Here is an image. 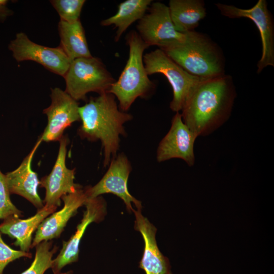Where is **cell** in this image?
I'll return each instance as SVG.
<instances>
[{
  "label": "cell",
  "instance_id": "obj_1",
  "mask_svg": "<svg viewBox=\"0 0 274 274\" xmlns=\"http://www.w3.org/2000/svg\"><path fill=\"white\" fill-rule=\"evenodd\" d=\"M235 97L231 76L203 79L187 98L181 111L182 120L197 138L208 135L228 120Z\"/></svg>",
  "mask_w": 274,
  "mask_h": 274
},
{
  "label": "cell",
  "instance_id": "obj_2",
  "mask_svg": "<svg viewBox=\"0 0 274 274\" xmlns=\"http://www.w3.org/2000/svg\"><path fill=\"white\" fill-rule=\"evenodd\" d=\"M115 98L111 93H104L90 97L85 105L79 108L82 124L77 133L82 139L101 142L105 167L117 156L120 135H126L123 125L133 118L130 114L119 109Z\"/></svg>",
  "mask_w": 274,
  "mask_h": 274
},
{
  "label": "cell",
  "instance_id": "obj_3",
  "mask_svg": "<svg viewBox=\"0 0 274 274\" xmlns=\"http://www.w3.org/2000/svg\"><path fill=\"white\" fill-rule=\"evenodd\" d=\"M189 74L201 79L225 74V58L220 48L207 35L194 31L185 39L161 48Z\"/></svg>",
  "mask_w": 274,
  "mask_h": 274
},
{
  "label": "cell",
  "instance_id": "obj_4",
  "mask_svg": "<svg viewBox=\"0 0 274 274\" xmlns=\"http://www.w3.org/2000/svg\"><path fill=\"white\" fill-rule=\"evenodd\" d=\"M126 41L129 47L128 60L118 79L108 92L117 98L119 109L125 112L138 97L146 98L155 88L146 72L143 61L144 52L149 47L135 30L127 35Z\"/></svg>",
  "mask_w": 274,
  "mask_h": 274
},
{
  "label": "cell",
  "instance_id": "obj_5",
  "mask_svg": "<svg viewBox=\"0 0 274 274\" xmlns=\"http://www.w3.org/2000/svg\"><path fill=\"white\" fill-rule=\"evenodd\" d=\"M63 77L65 91L77 101L86 100L90 92H108L116 81L101 60L92 56L72 60Z\"/></svg>",
  "mask_w": 274,
  "mask_h": 274
},
{
  "label": "cell",
  "instance_id": "obj_6",
  "mask_svg": "<svg viewBox=\"0 0 274 274\" xmlns=\"http://www.w3.org/2000/svg\"><path fill=\"white\" fill-rule=\"evenodd\" d=\"M143 61L148 76L160 73L167 79L173 92L169 107L176 113L182 110L192 90L203 79L189 74L159 48L144 55Z\"/></svg>",
  "mask_w": 274,
  "mask_h": 274
},
{
  "label": "cell",
  "instance_id": "obj_7",
  "mask_svg": "<svg viewBox=\"0 0 274 274\" xmlns=\"http://www.w3.org/2000/svg\"><path fill=\"white\" fill-rule=\"evenodd\" d=\"M221 14L229 18H247L255 24L260 32L262 55L257 63V73L268 66H274V25L265 0H259L252 8L241 9L233 5L215 4Z\"/></svg>",
  "mask_w": 274,
  "mask_h": 274
},
{
  "label": "cell",
  "instance_id": "obj_8",
  "mask_svg": "<svg viewBox=\"0 0 274 274\" xmlns=\"http://www.w3.org/2000/svg\"><path fill=\"white\" fill-rule=\"evenodd\" d=\"M109 167L101 179L93 186L84 188L87 198H95L106 193L113 194L123 200L129 212H133V202L142 210V202L132 196L127 188V181L132 170L131 163L123 153L112 159Z\"/></svg>",
  "mask_w": 274,
  "mask_h": 274
},
{
  "label": "cell",
  "instance_id": "obj_9",
  "mask_svg": "<svg viewBox=\"0 0 274 274\" xmlns=\"http://www.w3.org/2000/svg\"><path fill=\"white\" fill-rule=\"evenodd\" d=\"M148 10L136 25V32L148 47L154 45L161 48L185 39L186 33L176 30L168 6L152 2Z\"/></svg>",
  "mask_w": 274,
  "mask_h": 274
},
{
  "label": "cell",
  "instance_id": "obj_10",
  "mask_svg": "<svg viewBox=\"0 0 274 274\" xmlns=\"http://www.w3.org/2000/svg\"><path fill=\"white\" fill-rule=\"evenodd\" d=\"M9 49L18 61L32 60L56 74L64 77L71 60L60 46L51 48L37 44L23 32L17 33Z\"/></svg>",
  "mask_w": 274,
  "mask_h": 274
},
{
  "label": "cell",
  "instance_id": "obj_11",
  "mask_svg": "<svg viewBox=\"0 0 274 274\" xmlns=\"http://www.w3.org/2000/svg\"><path fill=\"white\" fill-rule=\"evenodd\" d=\"M51 90V105L43 111L47 116V124L39 138L45 142L59 141L66 128L81 121L78 101L59 88Z\"/></svg>",
  "mask_w": 274,
  "mask_h": 274
},
{
  "label": "cell",
  "instance_id": "obj_12",
  "mask_svg": "<svg viewBox=\"0 0 274 274\" xmlns=\"http://www.w3.org/2000/svg\"><path fill=\"white\" fill-rule=\"evenodd\" d=\"M59 142L58 153L52 169L40 181V187L46 190L44 205L56 208L61 205L63 195L74 193L82 186L74 183L76 169H69L66 166L68 137L63 135Z\"/></svg>",
  "mask_w": 274,
  "mask_h": 274
},
{
  "label": "cell",
  "instance_id": "obj_13",
  "mask_svg": "<svg viewBox=\"0 0 274 274\" xmlns=\"http://www.w3.org/2000/svg\"><path fill=\"white\" fill-rule=\"evenodd\" d=\"M197 136L184 123L177 112L172 120L171 126L159 143L156 159L162 162L173 158L183 160L188 166L195 163L194 143Z\"/></svg>",
  "mask_w": 274,
  "mask_h": 274
},
{
  "label": "cell",
  "instance_id": "obj_14",
  "mask_svg": "<svg viewBox=\"0 0 274 274\" xmlns=\"http://www.w3.org/2000/svg\"><path fill=\"white\" fill-rule=\"evenodd\" d=\"M84 206L86 210L76 231L68 241L63 242L59 254L53 259L51 268L53 274L61 272L65 266L78 260L80 243L87 227L92 222H100L106 214V202L101 196L87 198Z\"/></svg>",
  "mask_w": 274,
  "mask_h": 274
},
{
  "label": "cell",
  "instance_id": "obj_15",
  "mask_svg": "<svg viewBox=\"0 0 274 274\" xmlns=\"http://www.w3.org/2000/svg\"><path fill=\"white\" fill-rule=\"evenodd\" d=\"M87 197L82 186L74 193L63 195V208L46 217L40 224L31 248H33L43 241H51L59 237L70 219L76 215L78 209L83 206Z\"/></svg>",
  "mask_w": 274,
  "mask_h": 274
},
{
  "label": "cell",
  "instance_id": "obj_16",
  "mask_svg": "<svg viewBox=\"0 0 274 274\" xmlns=\"http://www.w3.org/2000/svg\"><path fill=\"white\" fill-rule=\"evenodd\" d=\"M133 212L135 217L134 229L141 233L145 244L139 267L146 274H172L169 260L161 253L157 245V229L143 216L141 210H134Z\"/></svg>",
  "mask_w": 274,
  "mask_h": 274
},
{
  "label": "cell",
  "instance_id": "obj_17",
  "mask_svg": "<svg viewBox=\"0 0 274 274\" xmlns=\"http://www.w3.org/2000/svg\"><path fill=\"white\" fill-rule=\"evenodd\" d=\"M41 142L42 141L39 138L34 147L20 165L14 170L5 175L10 194L22 196L38 210L42 209L44 204L38 192L40 180L37 173L31 168V162L33 155Z\"/></svg>",
  "mask_w": 274,
  "mask_h": 274
},
{
  "label": "cell",
  "instance_id": "obj_18",
  "mask_svg": "<svg viewBox=\"0 0 274 274\" xmlns=\"http://www.w3.org/2000/svg\"><path fill=\"white\" fill-rule=\"evenodd\" d=\"M57 208L45 206L38 210L33 216L25 219L14 216L10 217L0 224V232L7 234L16 241L14 245L19 247L20 250L28 252L32 242V234L36 231L41 222Z\"/></svg>",
  "mask_w": 274,
  "mask_h": 274
},
{
  "label": "cell",
  "instance_id": "obj_19",
  "mask_svg": "<svg viewBox=\"0 0 274 274\" xmlns=\"http://www.w3.org/2000/svg\"><path fill=\"white\" fill-rule=\"evenodd\" d=\"M168 7L175 28L181 33L194 31L207 15L202 0H170Z\"/></svg>",
  "mask_w": 274,
  "mask_h": 274
},
{
  "label": "cell",
  "instance_id": "obj_20",
  "mask_svg": "<svg viewBox=\"0 0 274 274\" xmlns=\"http://www.w3.org/2000/svg\"><path fill=\"white\" fill-rule=\"evenodd\" d=\"M152 0H126L120 3L116 14L100 22L101 25H114L117 28L115 41L118 42L122 34L135 22L145 15L152 3Z\"/></svg>",
  "mask_w": 274,
  "mask_h": 274
},
{
  "label": "cell",
  "instance_id": "obj_21",
  "mask_svg": "<svg viewBox=\"0 0 274 274\" xmlns=\"http://www.w3.org/2000/svg\"><path fill=\"white\" fill-rule=\"evenodd\" d=\"M58 28L60 38L59 46L71 61L92 56L80 20L73 23L60 20Z\"/></svg>",
  "mask_w": 274,
  "mask_h": 274
},
{
  "label": "cell",
  "instance_id": "obj_22",
  "mask_svg": "<svg viewBox=\"0 0 274 274\" xmlns=\"http://www.w3.org/2000/svg\"><path fill=\"white\" fill-rule=\"evenodd\" d=\"M53 242L43 241L36 246L35 259L31 265L21 274H44L51 267L53 255L58 247L55 246L52 249Z\"/></svg>",
  "mask_w": 274,
  "mask_h": 274
},
{
  "label": "cell",
  "instance_id": "obj_23",
  "mask_svg": "<svg viewBox=\"0 0 274 274\" xmlns=\"http://www.w3.org/2000/svg\"><path fill=\"white\" fill-rule=\"evenodd\" d=\"M84 0H53L50 3L57 12L60 20L69 23L80 20Z\"/></svg>",
  "mask_w": 274,
  "mask_h": 274
},
{
  "label": "cell",
  "instance_id": "obj_24",
  "mask_svg": "<svg viewBox=\"0 0 274 274\" xmlns=\"http://www.w3.org/2000/svg\"><path fill=\"white\" fill-rule=\"evenodd\" d=\"M10 194L5 175L0 170V220L12 216L20 217L22 216V211L12 203Z\"/></svg>",
  "mask_w": 274,
  "mask_h": 274
},
{
  "label": "cell",
  "instance_id": "obj_25",
  "mask_svg": "<svg viewBox=\"0 0 274 274\" xmlns=\"http://www.w3.org/2000/svg\"><path fill=\"white\" fill-rule=\"evenodd\" d=\"M21 257L31 258L32 254L12 249L4 242L0 233V274H3L5 268L9 263Z\"/></svg>",
  "mask_w": 274,
  "mask_h": 274
},
{
  "label": "cell",
  "instance_id": "obj_26",
  "mask_svg": "<svg viewBox=\"0 0 274 274\" xmlns=\"http://www.w3.org/2000/svg\"><path fill=\"white\" fill-rule=\"evenodd\" d=\"M7 3L8 1L0 0V20L1 21L5 20L12 14V11L7 6Z\"/></svg>",
  "mask_w": 274,
  "mask_h": 274
},
{
  "label": "cell",
  "instance_id": "obj_27",
  "mask_svg": "<svg viewBox=\"0 0 274 274\" xmlns=\"http://www.w3.org/2000/svg\"><path fill=\"white\" fill-rule=\"evenodd\" d=\"M73 272L72 270H69L67 272H60L59 273H56V274H73Z\"/></svg>",
  "mask_w": 274,
  "mask_h": 274
}]
</instances>
